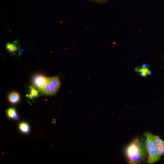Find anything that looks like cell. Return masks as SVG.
<instances>
[{
	"label": "cell",
	"instance_id": "cell-13",
	"mask_svg": "<svg viewBox=\"0 0 164 164\" xmlns=\"http://www.w3.org/2000/svg\"><path fill=\"white\" fill-rule=\"evenodd\" d=\"M92 2H95L98 3H103L106 2L108 0H89Z\"/></svg>",
	"mask_w": 164,
	"mask_h": 164
},
{
	"label": "cell",
	"instance_id": "cell-3",
	"mask_svg": "<svg viewBox=\"0 0 164 164\" xmlns=\"http://www.w3.org/2000/svg\"><path fill=\"white\" fill-rule=\"evenodd\" d=\"M48 80L50 86L49 95L54 94L57 91L60 86V79L56 76L48 77Z\"/></svg>",
	"mask_w": 164,
	"mask_h": 164
},
{
	"label": "cell",
	"instance_id": "cell-4",
	"mask_svg": "<svg viewBox=\"0 0 164 164\" xmlns=\"http://www.w3.org/2000/svg\"><path fill=\"white\" fill-rule=\"evenodd\" d=\"M47 80V77L42 75H38L33 78V83L35 86L41 91Z\"/></svg>",
	"mask_w": 164,
	"mask_h": 164
},
{
	"label": "cell",
	"instance_id": "cell-12",
	"mask_svg": "<svg viewBox=\"0 0 164 164\" xmlns=\"http://www.w3.org/2000/svg\"><path fill=\"white\" fill-rule=\"evenodd\" d=\"M148 70V69L147 68H144L139 70L138 72H141L144 74L147 75V72Z\"/></svg>",
	"mask_w": 164,
	"mask_h": 164
},
{
	"label": "cell",
	"instance_id": "cell-5",
	"mask_svg": "<svg viewBox=\"0 0 164 164\" xmlns=\"http://www.w3.org/2000/svg\"><path fill=\"white\" fill-rule=\"evenodd\" d=\"M155 144L158 154L161 157L164 155V141L159 136L156 135Z\"/></svg>",
	"mask_w": 164,
	"mask_h": 164
},
{
	"label": "cell",
	"instance_id": "cell-10",
	"mask_svg": "<svg viewBox=\"0 0 164 164\" xmlns=\"http://www.w3.org/2000/svg\"><path fill=\"white\" fill-rule=\"evenodd\" d=\"M6 49L10 52H14L17 50V48L15 44L13 43H8L6 45Z\"/></svg>",
	"mask_w": 164,
	"mask_h": 164
},
{
	"label": "cell",
	"instance_id": "cell-7",
	"mask_svg": "<svg viewBox=\"0 0 164 164\" xmlns=\"http://www.w3.org/2000/svg\"><path fill=\"white\" fill-rule=\"evenodd\" d=\"M8 116L10 118L16 120L19 119V116L15 109L14 108H9L6 111Z\"/></svg>",
	"mask_w": 164,
	"mask_h": 164
},
{
	"label": "cell",
	"instance_id": "cell-2",
	"mask_svg": "<svg viewBox=\"0 0 164 164\" xmlns=\"http://www.w3.org/2000/svg\"><path fill=\"white\" fill-rule=\"evenodd\" d=\"M144 135L146 138L145 146L148 155L147 162L152 164L159 160L161 158L157 153L155 145V136L150 132H145Z\"/></svg>",
	"mask_w": 164,
	"mask_h": 164
},
{
	"label": "cell",
	"instance_id": "cell-17",
	"mask_svg": "<svg viewBox=\"0 0 164 164\" xmlns=\"http://www.w3.org/2000/svg\"><path fill=\"white\" fill-rule=\"evenodd\" d=\"M140 74L141 76H142L143 77H145L146 76V75H145L142 73H141Z\"/></svg>",
	"mask_w": 164,
	"mask_h": 164
},
{
	"label": "cell",
	"instance_id": "cell-6",
	"mask_svg": "<svg viewBox=\"0 0 164 164\" xmlns=\"http://www.w3.org/2000/svg\"><path fill=\"white\" fill-rule=\"evenodd\" d=\"M20 100V96L16 92H12L9 96V100L12 104H15L18 102Z\"/></svg>",
	"mask_w": 164,
	"mask_h": 164
},
{
	"label": "cell",
	"instance_id": "cell-9",
	"mask_svg": "<svg viewBox=\"0 0 164 164\" xmlns=\"http://www.w3.org/2000/svg\"><path fill=\"white\" fill-rule=\"evenodd\" d=\"M38 95V92L36 89L33 87H30V93L28 95V97L30 99H32L37 97Z\"/></svg>",
	"mask_w": 164,
	"mask_h": 164
},
{
	"label": "cell",
	"instance_id": "cell-14",
	"mask_svg": "<svg viewBox=\"0 0 164 164\" xmlns=\"http://www.w3.org/2000/svg\"><path fill=\"white\" fill-rule=\"evenodd\" d=\"M152 73V72L150 71V70H148V71H147V74H148V75H150Z\"/></svg>",
	"mask_w": 164,
	"mask_h": 164
},
{
	"label": "cell",
	"instance_id": "cell-1",
	"mask_svg": "<svg viewBox=\"0 0 164 164\" xmlns=\"http://www.w3.org/2000/svg\"><path fill=\"white\" fill-rule=\"evenodd\" d=\"M147 152L141 138L133 139L127 147L126 153L130 164H138L145 159Z\"/></svg>",
	"mask_w": 164,
	"mask_h": 164
},
{
	"label": "cell",
	"instance_id": "cell-16",
	"mask_svg": "<svg viewBox=\"0 0 164 164\" xmlns=\"http://www.w3.org/2000/svg\"><path fill=\"white\" fill-rule=\"evenodd\" d=\"M146 65L145 64H143L142 65V67L143 68H145L146 66Z\"/></svg>",
	"mask_w": 164,
	"mask_h": 164
},
{
	"label": "cell",
	"instance_id": "cell-15",
	"mask_svg": "<svg viewBox=\"0 0 164 164\" xmlns=\"http://www.w3.org/2000/svg\"><path fill=\"white\" fill-rule=\"evenodd\" d=\"M139 68L138 67H136L135 69V71L137 72H138L139 70Z\"/></svg>",
	"mask_w": 164,
	"mask_h": 164
},
{
	"label": "cell",
	"instance_id": "cell-8",
	"mask_svg": "<svg viewBox=\"0 0 164 164\" xmlns=\"http://www.w3.org/2000/svg\"><path fill=\"white\" fill-rule=\"evenodd\" d=\"M19 128L21 132L25 134L28 133L30 130L29 125L25 122L20 123L19 125Z\"/></svg>",
	"mask_w": 164,
	"mask_h": 164
},
{
	"label": "cell",
	"instance_id": "cell-11",
	"mask_svg": "<svg viewBox=\"0 0 164 164\" xmlns=\"http://www.w3.org/2000/svg\"><path fill=\"white\" fill-rule=\"evenodd\" d=\"M50 88V83L48 80L47 77V80L41 91L44 94L49 95Z\"/></svg>",
	"mask_w": 164,
	"mask_h": 164
}]
</instances>
